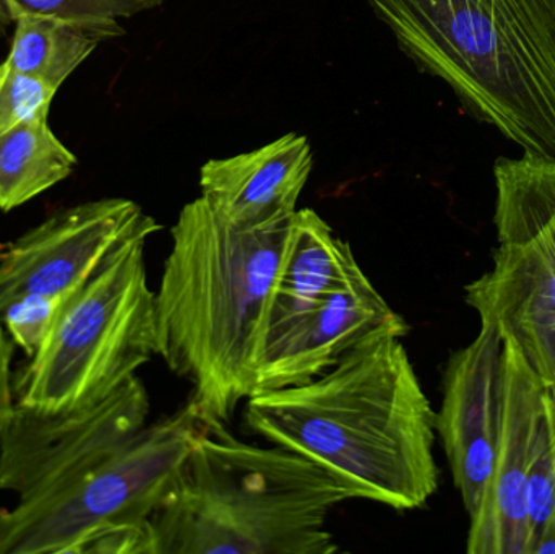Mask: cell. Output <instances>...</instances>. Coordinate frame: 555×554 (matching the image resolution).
I'll list each match as a JSON object with an SVG mask.
<instances>
[{
    "label": "cell",
    "mask_w": 555,
    "mask_h": 554,
    "mask_svg": "<svg viewBox=\"0 0 555 554\" xmlns=\"http://www.w3.org/2000/svg\"><path fill=\"white\" fill-rule=\"evenodd\" d=\"M13 347L15 344L7 334L3 325L0 324V441H2L10 416L15 409L12 376Z\"/></svg>",
    "instance_id": "cell-21"
},
{
    "label": "cell",
    "mask_w": 555,
    "mask_h": 554,
    "mask_svg": "<svg viewBox=\"0 0 555 554\" xmlns=\"http://www.w3.org/2000/svg\"><path fill=\"white\" fill-rule=\"evenodd\" d=\"M163 2L165 0H0V41L16 20L28 13L65 16L106 41L126 33L120 20L132 18Z\"/></svg>",
    "instance_id": "cell-17"
},
{
    "label": "cell",
    "mask_w": 555,
    "mask_h": 554,
    "mask_svg": "<svg viewBox=\"0 0 555 554\" xmlns=\"http://www.w3.org/2000/svg\"><path fill=\"white\" fill-rule=\"evenodd\" d=\"M365 2L469 116L555 158V0Z\"/></svg>",
    "instance_id": "cell-3"
},
{
    "label": "cell",
    "mask_w": 555,
    "mask_h": 554,
    "mask_svg": "<svg viewBox=\"0 0 555 554\" xmlns=\"http://www.w3.org/2000/svg\"><path fill=\"white\" fill-rule=\"evenodd\" d=\"M348 500L309 459L210 429L150 517L152 554H333L328 517Z\"/></svg>",
    "instance_id": "cell-4"
},
{
    "label": "cell",
    "mask_w": 555,
    "mask_h": 554,
    "mask_svg": "<svg viewBox=\"0 0 555 554\" xmlns=\"http://www.w3.org/2000/svg\"><path fill=\"white\" fill-rule=\"evenodd\" d=\"M312 168L309 139L289 132L254 152L205 163L201 197L241 230L270 227L296 214Z\"/></svg>",
    "instance_id": "cell-13"
},
{
    "label": "cell",
    "mask_w": 555,
    "mask_h": 554,
    "mask_svg": "<svg viewBox=\"0 0 555 554\" xmlns=\"http://www.w3.org/2000/svg\"><path fill=\"white\" fill-rule=\"evenodd\" d=\"M554 400H555V397H554Z\"/></svg>",
    "instance_id": "cell-23"
},
{
    "label": "cell",
    "mask_w": 555,
    "mask_h": 554,
    "mask_svg": "<svg viewBox=\"0 0 555 554\" xmlns=\"http://www.w3.org/2000/svg\"><path fill=\"white\" fill-rule=\"evenodd\" d=\"M408 332L406 321L361 272L263 345L256 361V394L309 383L358 345L380 335L403 338Z\"/></svg>",
    "instance_id": "cell-11"
},
{
    "label": "cell",
    "mask_w": 555,
    "mask_h": 554,
    "mask_svg": "<svg viewBox=\"0 0 555 554\" xmlns=\"http://www.w3.org/2000/svg\"><path fill=\"white\" fill-rule=\"evenodd\" d=\"M362 272L351 246L310 208L291 218L286 246L260 334L259 351L297 315L345 288ZM257 351V357H259Z\"/></svg>",
    "instance_id": "cell-14"
},
{
    "label": "cell",
    "mask_w": 555,
    "mask_h": 554,
    "mask_svg": "<svg viewBox=\"0 0 555 554\" xmlns=\"http://www.w3.org/2000/svg\"><path fill=\"white\" fill-rule=\"evenodd\" d=\"M207 431L188 402L68 487L0 507V554H152L150 517Z\"/></svg>",
    "instance_id": "cell-5"
},
{
    "label": "cell",
    "mask_w": 555,
    "mask_h": 554,
    "mask_svg": "<svg viewBox=\"0 0 555 554\" xmlns=\"http://www.w3.org/2000/svg\"><path fill=\"white\" fill-rule=\"evenodd\" d=\"M101 39L61 15L28 13L13 25L5 64L54 88L90 57Z\"/></svg>",
    "instance_id": "cell-16"
},
{
    "label": "cell",
    "mask_w": 555,
    "mask_h": 554,
    "mask_svg": "<svg viewBox=\"0 0 555 554\" xmlns=\"http://www.w3.org/2000/svg\"><path fill=\"white\" fill-rule=\"evenodd\" d=\"M504 337L481 325L475 340L453 351L442 379L436 433L469 519L488 490L498 451Z\"/></svg>",
    "instance_id": "cell-12"
},
{
    "label": "cell",
    "mask_w": 555,
    "mask_h": 554,
    "mask_svg": "<svg viewBox=\"0 0 555 554\" xmlns=\"http://www.w3.org/2000/svg\"><path fill=\"white\" fill-rule=\"evenodd\" d=\"M494 181L499 244L465 301L520 348L555 397V158L501 156Z\"/></svg>",
    "instance_id": "cell-7"
},
{
    "label": "cell",
    "mask_w": 555,
    "mask_h": 554,
    "mask_svg": "<svg viewBox=\"0 0 555 554\" xmlns=\"http://www.w3.org/2000/svg\"><path fill=\"white\" fill-rule=\"evenodd\" d=\"M135 237L68 298L38 353L15 381V402L74 412L103 402L156 355L155 292Z\"/></svg>",
    "instance_id": "cell-6"
},
{
    "label": "cell",
    "mask_w": 555,
    "mask_h": 554,
    "mask_svg": "<svg viewBox=\"0 0 555 554\" xmlns=\"http://www.w3.org/2000/svg\"><path fill=\"white\" fill-rule=\"evenodd\" d=\"M533 554H555V517L550 520L534 545Z\"/></svg>",
    "instance_id": "cell-22"
},
{
    "label": "cell",
    "mask_w": 555,
    "mask_h": 554,
    "mask_svg": "<svg viewBox=\"0 0 555 554\" xmlns=\"http://www.w3.org/2000/svg\"><path fill=\"white\" fill-rule=\"evenodd\" d=\"M70 296H23L2 312L0 324L12 338L15 347L22 348L28 358H33L48 340Z\"/></svg>",
    "instance_id": "cell-20"
},
{
    "label": "cell",
    "mask_w": 555,
    "mask_h": 554,
    "mask_svg": "<svg viewBox=\"0 0 555 554\" xmlns=\"http://www.w3.org/2000/svg\"><path fill=\"white\" fill-rule=\"evenodd\" d=\"M291 218L241 230L198 197L172 227L155 292L156 355L192 384L189 403L210 429L227 428L256 394L260 334Z\"/></svg>",
    "instance_id": "cell-2"
},
{
    "label": "cell",
    "mask_w": 555,
    "mask_h": 554,
    "mask_svg": "<svg viewBox=\"0 0 555 554\" xmlns=\"http://www.w3.org/2000/svg\"><path fill=\"white\" fill-rule=\"evenodd\" d=\"M544 387L520 348L504 338L498 451L481 506L469 519L468 554H530L528 471Z\"/></svg>",
    "instance_id": "cell-10"
},
{
    "label": "cell",
    "mask_w": 555,
    "mask_h": 554,
    "mask_svg": "<svg viewBox=\"0 0 555 554\" xmlns=\"http://www.w3.org/2000/svg\"><path fill=\"white\" fill-rule=\"evenodd\" d=\"M150 407L137 376L103 402L74 412H38L15 402L0 441V490L31 503L68 487L139 435Z\"/></svg>",
    "instance_id": "cell-8"
},
{
    "label": "cell",
    "mask_w": 555,
    "mask_h": 554,
    "mask_svg": "<svg viewBox=\"0 0 555 554\" xmlns=\"http://www.w3.org/2000/svg\"><path fill=\"white\" fill-rule=\"evenodd\" d=\"M159 228L139 204L122 197L55 211L0 257V315L23 296L74 295L122 244Z\"/></svg>",
    "instance_id": "cell-9"
},
{
    "label": "cell",
    "mask_w": 555,
    "mask_h": 554,
    "mask_svg": "<svg viewBox=\"0 0 555 554\" xmlns=\"http://www.w3.org/2000/svg\"><path fill=\"white\" fill-rule=\"evenodd\" d=\"M57 88L0 64V136L33 119H48Z\"/></svg>",
    "instance_id": "cell-19"
},
{
    "label": "cell",
    "mask_w": 555,
    "mask_h": 554,
    "mask_svg": "<svg viewBox=\"0 0 555 554\" xmlns=\"http://www.w3.org/2000/svg\"><path fill=\"white\" fill-rule=\"evenodd\" d=\"M528 536L530 554L555 517V400L547 387L541 394L531 446L527 485Z\"/></svg>",
    "instance_id": "cell-18"
},
{
    "label": "cell",
    "mask_w": 555,
    "mask_h": 554,
    "mask_svg": "<svg viewBox=\"0 0 555 554\" xmlns=\"http://www.w3.org/2000/svg\"><path fill=\"white\" fill-rule=\"evenodd\" d=\"M78 159L49 127L33 119L0 136V210L44 194L74 172Z\"/></svg>",
    "instance_id": "cell-15"
},
{
    "label": "cell",
    "mask_w": 555,
    "mask_h": 554,
    "mask_svg": "<svg viewBox=\"0 0 555 554\" xmlns=\"http://www.w3.org/2000/svg\"><path fill=\"white\" fill-rule=\"evenodd\" d=\"M244 420L325 468L352 500L414 511L439 490L436 412L398 335L358 345L309 383L254 394Z\"/></svg>",
    "instance_id": "cell-1"
}]
</instances>
